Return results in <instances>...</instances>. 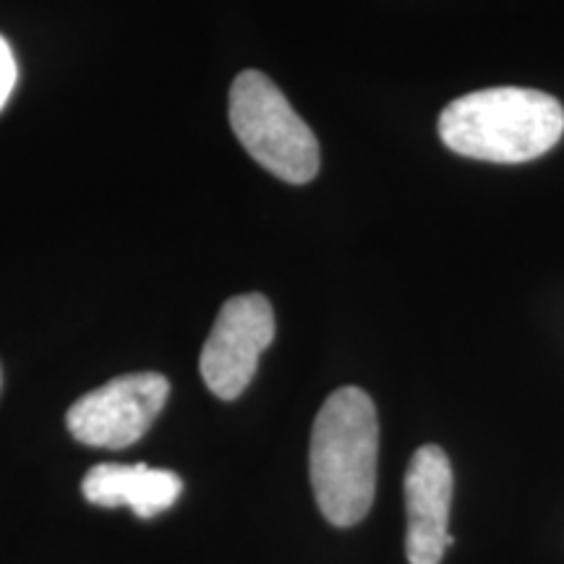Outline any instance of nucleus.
Here are the masks:
<instances>
[{
  "mask_svg": "<svg viewBox=\"0 0 564 564\" xmlns=\"http://www.w3.org/2000/svg\"><path fill=\"white\" fill-rule=\"evenodd\" d=\"M377 408L358 387H340L324 400L308 447L312 489L329 523L350 528L369 514L377 491Z\"/></svg>",
  "mask_w": 564,
  "mask_h": 564,
  "instance_id": "nucleus-1",
  "label": "nucleus"
},
{
  "mask_svg": "<svg viewBox=\"0 0 564 564\" xmlns=\"http://www.w3.org/2000/svg\"><path fill=\"white\" fill-rule=\"evenodd\" d=\"M562 133V105L546 91L525 87L470 91L440 116V139L455 154L502 165L541 158Z\"/></svg>",
  "mask_w": 564,
  "mask_h": 564,
  "instance_id": "nucleus-2",
  "label": "nucleus"
},
{
  "mask_svg": "<svg viewBox=\"0 0 564 564\" xmlns=\"http://www.w3.org/2000/svg\"><path fill=\"white\" fill-rule=\"evenodd\" d=\"M230 126L243 150L264 171L288 183H308L319 173V141L262 70H243L230 87Z\"/></svg>",
  "mask_w": 564,
  "mask_h": 564,
  "instance_id": "nucleus-3",
  "label": "nucleus"
},
{
  "mask_svg": "<svg viewBox=\"0 0 564 564\" xmlns=\"http://www.w3.org/2000/svg\"><path fill=\"white\" fill-rule=\"evenodd\" d=\"M171 382L162 373H126L76 400L66 415V426L74 440L87 447H131L158 421Z\"/></svg>",
  "mask_w": 564,
  "mask_h": 564,
  "instance_id": "nucleus-4",
  "label": "nucleus"
},
{
  "mask_svg": "<svg viewBox=\"0 0 564 564\" xmlns=\"http://www.w3.org/2000/svg\"><path fill=\"white\" fill-rule=\"evenodd\" d=\"M272 340L274 312L262 293H243L225 301L202 348L204 384L220 400L241 398Z\"/></svg>",
  "mask_w": 564,
  "mask_h": 564,
  "instance_id": "nucleus-5",
  "label": "nucleus"
},
{
  "mask_svg": "<svg viewBox=\"0 0 564 564\" xmlns=\"http://www.w3.org/2000/svg\"><path fill=\"white\" fill-rule=\"evenodd\" d=\"M453 489L455 478L447 453L436 444L415 449L405 470V552L411 564H440L444 552L455 544L449 535Z\"/></svg>",
  "mask_w": 564,
  "mask_h": 564,
  "instance_id": "nucleus-6",
  "label": "nucleus"
},
{
  "mask_svg": "<svg viewBox=\"0 0 564 564\" xmlns=\"http://www.w3.org/2000/svg\"><path fill=\"white\" fill-rule=\"evenodd\" d=\"M87 502L97 507H131L137 518H154L178 502L183 481L173 470L137 463H100L82 481Z\"/></svg>",
  "mask_w": 564,
  "mask_h": 564,
  "instance_id": "nucleus-7",
  "label": "nucleus"
},
{
  "mask_svg": "<svg viewBox=\"0 0 564 564\" xmlns=\"http://www.w3.org/2000/svg\"><path fill=\"white\" fill-rule=\"evenodd\" d=\"M19 70H17V58H13L11 45L0 37V110L6 108V102L11 100L13 87H17Z\"/></svg>",
  "mask_w": 564,
  "mask_h": 564,
  "instance_id": "nucleus-8",
  "label": "nucleus"
}]
</instances>
